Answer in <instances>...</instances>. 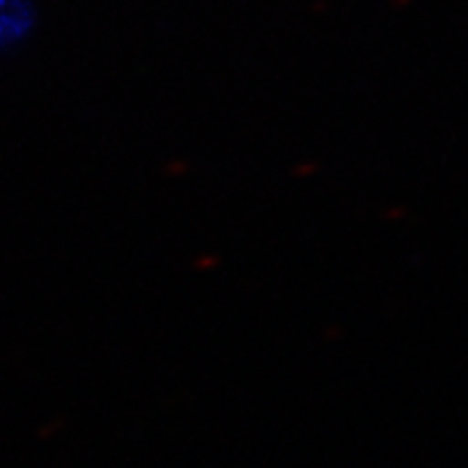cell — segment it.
<instances>
[{
  "mask_svg": "<svg viewBox=\"0 0 468 468\" xmlns=\"http://www.w3.org/2000/svg\"><path fill=\"white\" fill-rule=\"evenodd\" d=\"M39 29V8L34 0H0V58L29 45Z\"/></svg>",
  "mask_w": 468,
  "mask_h": 468,
  "instance_id": "obj_1",
  "label": "cell"
}]
</instances>
